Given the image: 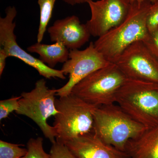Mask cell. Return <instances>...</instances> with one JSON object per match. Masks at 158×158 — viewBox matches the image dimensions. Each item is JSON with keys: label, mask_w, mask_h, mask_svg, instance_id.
<instances>
[{"label": "cell", "mask_w": 158, "mask_h": 158, "mask_svg": "<svg viewBox=\"0 0 158 158\" xmlns=\"http://www.w3.org/2000/svg\"><path fill=\"white\" fill-rule=\"evenodd\" d=\"M151 5L148 1L131 3L125 19L94 43L96 49L108 61L115 63L131 44L138 41H145L148 38L149 32L147 19Z\"/></svg>", "instance_id": "1"}, {"label": "cell", "mask_w": 158, "mask_h": 158, "mask_svg": "<svg viewBox=\"0 0 158 158\" xmlns=\"http://www.w3.org/2000/svg\"><path fill=\"white\" fill-rule=\"evenodd\" d=\"M116 103L147 128L158 126V84L127 79L116 94Z\"/></svg>", "instance_id": "2"}, {"label": "cell", "mask_w": 158, "mask_h": 158, "mask_svg": "<svg viewBox=\"0 0 158 158\" xmlns=\"http://www.w3.org/2000/svg\"><path fill=\"white\" fill-rule=\"evenodd\" d=\"M148 129L115 103L98 107L93 114L92 132L102 141L124 152L128 141Z\"/></svg>", "instance_id": "3"}, {"label": "cell", "mask_w": 158, "mask_h": 158, "mask_svg": "<svg viewBox=\"0 0 158 158\" xmlns=\"http://www.w3.org/2000/svg\"><path fill=\"white\" fill-rule=\"evenodd\" d=\"M58 113L53 127L57 133L56 141L64 144L78 136L92 131L93 114L97 106L71 93L56 99Z\"/></svg>", "instance_id": "4"}, {"label": "cell", "mask_w": 158, "mask_h": 158, "mask_svg": "<svg viewBox=\"0 0 158 158\" xmlns=\"http://www.w3.org/2000/svg\"><path fill=\"white\" fill-rule=\"evenodd\" d=\"M127 80L116 64L111 63L78 83L71 93L97 106L111 104L116 103V94Z\"/></svg>", "instance_id": "5"}, {"label": "cell", "mask_w": 158, "mask_h": 158, "mask_svg": "<svg viewBox=\"0 0 158 158\" xmlns=\"http://www.w3.org/2000/svg\"><path fill=\"white\" fill-rule=\"evenodd\" d=\"M57 89H50L44 79L36 82L30 92L21 94L19 108L15 113L29 117L38 125L46 138L52 144L56 142L57 135L54 127L48 123V119L58 113L55 105Z\"/></svg>", "instance_id": "6"}, {"label": "cell", "mask_w": 158, "mask_h": 158, "mask_svg": "<svg viewBox=\"0 0 158 158\" xmlns=\"http://www.w3.org/2000/svg\"><path fill=\"white\" fill-rule=\"evenodd\" d=\"M111 63L96 49L93 42H90L83 50H70L69 58L61 69L65 75H69V80L63 87L57 89L56 95L61 97L69 95L78 83L94 72Z\"/></svg>", "instance_id": "7"}, {"label": "cell", "mask_w": 158, "mask_h": 158, "mask_svg": "<svg viewBox=\"0 0 158 158\" xmlns=\"http://www.w3.org/2000/svg\"><path fill=\"white\" fill-rule=\"evenodd\" d=\"M114 64L127 79L158 85V60L143 41L131 44Z\"/></svg>", "instance_id": "8"}, {"label": "cell", "mask_w": 158, "mask_h": 158, "mask_svg": "<svg viewBox=\"0 0 158 158\" xmlns=\"http://www.w3.org/2000/svg\"><path fill=\"white\" fill-rule=\"evenodd\" d=\"M6 12L5 17L0 18V45L5 50L8 57H15L20 59L35 69L40 75L45 78H59L65 80V76L62 70L48 67L19 46L14 34L16 24L13 22L17 15V10L14 6H9L6 9Z\"/></svg>", "instance_id": "9"}, {"label": "cell", "mask_w": 158, "mask_h": 158, "mask_svg": "<svg viewBox=\"0 0 158 158\" xmlns=\"http://www.w3.org/2000/svg\"><path fill=\"white\" fill-rule=\"evenodd\" d=\"M91 18L86 24L91 36L99 37L123 21L128 15L129 0H90Z\"/></svg>", "instance_id": "10"}, {"label": "cell", "mask_w": 158, "mask_h": 158, "mask_svg": "<svg viewBox=\"0 0 158 158\" xmlns=\"http://www.w3.org/2000/svg\"><path fill=\"white\" fill-rule=\"evenodd\" d=\"M51 41L63 44L68 49H78L91 36L85 24L76 15L58 19L48 29Z\"/></svg>", "instance_id": "11"}, {"label": "cell", "mask_w": 158, "mask_h": 158, "mask_svg": "<svg viewBox=\"0 0 158 158\" xmlns=\"http://www.w3.org/2000/svg\"><path fill=\"white\" fill-rule=\"evenodd\" d=\"M75 158H128L127 154L106 144L92 132L64 144Z\"/></svg>", "instance_id": "12"}, {"label": "cell", "mask_w": 158, "mask_h": 158, "mask_svg": "<svg viewBox=\"0 0 158 158\" xmlns=\"http://www.w3.org/2000/svg\"><path fill=\"white\" fill-rule=\"evenodd\" d=\"M124 152L128 158H158V126L129 140Z\"/></svg>", "instance_id": "13"}, {"label": "cell", "mask_w": 158, "mask_h": 158, "mask_svg": "<svg viewBox=\"0 0 158 158\" xmlns=\"http://www.w3.org/2000/svg\"><path fill=\"white\" fill-rule=\"evenodd\" d=\"M27 50L30 52L38 54L40 60L52 69L58 63H65L69 58L68 49L60 42L51 44L37 42L29 46Z\"/></svg>", "instance_id": "14"}, {"label": "cell", "mask_w": 158, "mask_h": 158, "mask_svg": "<svg viewBox=\"0 0 158 158\" xmlns=\"http://www.w3.org/2000/svg\"><path fill=\"white\" fill-rule=\"evenodd\" d=\"M56 0H38L40 16L39 29L37 35V42H42L47 28L51 19Z\"/></svg>", "instance_id": "15"}, {"label": "cell", "mask_w": 158, "mask_h": 158, "mask_svg": "<svg viewBox=\"0 0 158 158\" xmlns=\"http://www.w3.org/2000/svg\"><path fill=\"white\" fill-rule=\"evenodd\" d=\"M20 144L0 141V158H21L27 154V148L20 147Z\"/></svg>", "instance_id": "16"}, {"label": "cell", "mask_w": 158, "mask_h": 158, "mask_svg": "<svg viewBox=\"0 0 158 158\" xmlns=\"http://www.w3.org/2000/svg\"><path fill=\"white\" fill-rule=\"evenodd\" d=\"M43 141L41 137L30 139L27 143V152L21 158H50V154L47 153L44 149Z\"/></svg>", "instance_id": "17"}, {"label": "cell", "mask_w": 158, "mask_h": 158, "mask_svg": "<svg viewBox=\"0 0 158 158\" xmlns=\"http://www.w3.org/2000/svg\"><path fill=\"white\" fill-rule=\"evenodd\" d=\"M21 96L13 97L0 101V120L8 117L13 111L19 108V100Z\"/></svg>", "instance_id": "18"}, {"label": "cell", "mask_w": 158, "mask_h": 158, "mask_svg": "<svg viewBox=\"0 0 158 158\" xmlns=\"http://www.w3.org/2000/svg\"><path fill=\"white\" fill-rule=\"evenodd\" d=\"M52 144L50 158H75L65 144L57 141Z\"/></svg>", "instance_id": "19"}, {"label": "cell", "mask_w": 158, "mask_h": 158, "mask_svg": "<svg viewBox=\"0 0 158 158\" xmlns=\"http://www.w3.org/2000/svg\"><path fill=\"white\" fill-rule=\"evenodd\" d=\"M144 42L158 60V26L149 32L148 38Z\"/></svg>", "instance_id": "20"}, {"label": "cell", "mask_w": 158, "mask_h": 158, "mask_svg": "<svg viewBox=\"0 0 158 158\" xmlns=\"http://www.w3.org/2000/svg\"><path fill=\"white\" fill-rule=\"evenodd\" d=\"M147 24L149 32L158 26V0L152 3L148 14Z\"/></svg>", "instance_id": "21"}, {"label": "cell", "mask_w": 158, "mask_h": 158, "mask_svg": "<svg viewBox=\"0 0 158 158\" xmlns=\"http://www.w3.org/2000/svg\"><path fill=\"white\" fill-rule=\"evenodd\" d=\"M8 56L5 50L1 47L0 48V76L2 74L3 71L6 65V59Z\"/></svg>", "instance_id": "22"}, {"label": "cell", "mask_w": 158, "mask_h": 158, "mask_svg": "<svg viewBox=\"0 0 158 158\" xmlns=\"http://www.w3.org/2000/svg\"><path fill=\"white\" fill-rule=\"evenodd\" d=\"M157 1V0H129L131 3L134 2L141 3L143 2H146V1H148V2H150L152 3H153Z\"/></svg>", "instance_id": "23"}]
</instances>
